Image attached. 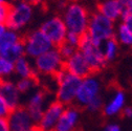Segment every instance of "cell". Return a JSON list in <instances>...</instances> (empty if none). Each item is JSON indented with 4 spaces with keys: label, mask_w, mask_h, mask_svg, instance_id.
<instances>
[{
    "label": "cell",
    "mask_w": 132,
    "mask_h": 131,
    "mask_svg": "<svg viewBox=\"0 0 132 131\" xmlns=\"http://www.w3.org/2000/svg\"><path fill=\"white\" fill-rule=\"evenodd\" d=\"M24 131H40V130L38 129L37 126H34V127H31V128H29V129H26V130H24Z\"/></svg>",
    "instance_id": "35"
},
{
    "label": "cell",
    "mask_w": 132,
    "mask_h": 131,
    "mask_svg": "<svg viewBox=\"0 0 132 131\" xmlns=\"http://www.w3.org/2000/svg\"><path fill=\"white\" fill-rule=\"evenodd\" d=\"M126 93L121 89H117L109 97V100L107 102H104L103 104L102 110L104 116L107 118H113L119 116L120 113H122V110L126 106Z\"/></svg>",
    "instance_id": "15"
},
{
    "label": "cell",
    "mask_w": 132,
    "mask_h": 131,
    "mask_svg": "<svg viewBox=\"0 0 132 131\" xmlns=\"http://www.w3.org/2000/svg\"><path fill=\"white\" fill-rule=\"evenodd\" d=\"M115 24L100 13L90 15L86 35L96 44L102 45L105 41L114 37Z\"/></svg>",
    "instance_id": "4"
},
{
    "label": "cell",
    "mask_w": 132,
    "mask_h": 131,
    "mask_svg": "<svg viewBox=\"0 0 132 131\" xmlns=\"http://www.w3.org/2000/svg\"><path fill=\"white\" fill-rule=\"evenodd\" d=\"M39 29L49 39L55 47H58L65 41L68 32L61 16L49 17L41 24Z\"/></svg>",
    "instance_id": "9"
},
{
    "label": "cell",
    "mask_w": 132,
    "mask_h": 131,
    "mask_svg": "<svg viewBox=\"0 0 132 131\" xmlns=\"http://www.w3.org/2000/svg\"><path fill=\"white\" fill-rule=\"evenodd\" d=\"M15 1H18V0H15Z\"/></svg>",
    "instance_id": "37"
},
{
    "label": "cell",
    "mask_w": 132,
    "mask_h": 131,
    "mask_svg": "<svg viewBox=\"0 0 132 131\" xmlns=\"http://www.w3.org/2000/svg\"><path fill=\"white\" fill-rule=\"evenodd\" d=\"M68 31L84 36L87 31L90 15L88 10L80 2H70L63 9L61 16Z\"/></svg>",
    "instance_id": "1"
},
{
    "label": "cell",
    "mask_w": 132,
    "mask_h": 131,
    "mask_svg": "<svg viewBox=\"0 0 132 131\" xmlns=\"http://www.w3.org/2000/svg\"><path fill=\"white\" fill-rule=\"evenodd\" d=\"M6 120L10 125L11 131H24L36 126L28 111L22 105L11 110Z\"/></svg>",
    "instance_id": "12"
},
{
    "label": "cell",
    "mask_w": 132,
    "mask_h": 131,
    "mask_svg": "<svg viewBox=\"0 0 132 131\" xmlns=\"http://www.w3.org/2000/svg\"><path fill=\"white\" fill-rule=\"evenodd\" d=\"M48 94L45 89L43 88H36L34 91H31L28 94L26 105L24 106L26 110L28 111L29 116L31 117L34 123L37 125V123L40 121L42 113L46 106L48 105Z\"/></svg>",
    "instance_id": "10"
},
{
    "label": "cell",
    "mask_w": 132,
    "mask_h": 131,
    "mask_svg": "<svg viewBox=\"0 0 132 131\" xmlns=\"http://www.w3.org/2000/svg\"><path fill=\"white\" fill-rule=\"evenodd\" d=\"M97 13L115 23L121 20L123 13L120 0H102L101 3H98Z\"/></svg>",
    "instance_id": "17"
},
{
    "label": "cell",
    "mask_w": 132,
    "mask_h": 131,
    "mask_svg": "<svg viewBox=\"0 0 132 131\" xmlns=\"http://www.w3.org/2000/svg\"><path fill=\"white\" fill-rule=\"evenodd\" d=\"M14 75L18 79L36 77L30 59L23 56L16 62H14Z\"/></svg>",
    "instance_id": "18"
},
{
    "label": "cell",
    "mask_w": 132,
    "mask_h": 131,
    "mask_svg": "<svg viewBox=\"0 0 132 131\" xmlns=\"http://www.w3.org/2000/svg\"><path fill=\"white\" fill-rule=\"evenodd\" d=\"M31 63L36 78H54L64 68V59L57 47H53L48 52L42 54L32 60Z\"/></svg>",
    "instance_id": "3"
},
{
    "label": "cell",
    "mask_w": 132,
    "mask_h": 131,
    "mask_svg": "<svg viewBox=\"0 0 132 131\" xmlns=\"http://www.w3.org/2000/svg\"><path fill=\"white\" fill-rule=\"evenodd\" d=\"M23 56H25V54H24V46H23L22 41L16 43L12 47H10L9 50L2 55V57L6 58L7 60H10L12 62H16L18 59H20Z\"/></svg>",
    "instance_id": "24"
},
{
    "label": "cell",
    "mask_w": 132,
    "mask_h": 131,
    "mask_svg": "<svg viewBox=\"0 0 132 131\" xmlns=\"http://www.w3.org/2000/svg\"><path fill=\"white\" fill-rule=\"evenodd\" d=\"M20 41H22V36L20 32L7 28L0 38V56H2L10 47Z\"/></svg>",
    "instance_id": "19"
},
{
    "label": "cell",
    "mask_w": 132,
    "mask_h": 131,
    "mask_svg": "<svg viewBox=\"0 0 132 131\" xmlns=\"http://www.w3.org/2000/svg\"><path fill=\"white\" fill-rule=\"evenodd\" d=\"M103 131H121V127L119 124L109 123L103 128Z\"/></svg>",
    "instance_id": "30"
},
{
    "label": "cell",
    "mask_w": 132,
    "mask_h": 131,
    "mask_svg": "<svg viewBox=\"0 0 132 131\" xmlns=\"http://www.w3.org/2000/svg\"><path fill=\"white\" fill-rule=\"evenodd\" d=\"M22 43L24 46V54L30 60H34L41 56L42 54L52 50L53 43L38 28L30 30L25 36H22Z\"/></svg>",
    "instance_id": "7"
},
{
    "label": "cell",
    "mask_w": 132,
    "mask_h": 131,
    "mask_svg": "<svg viewBox=\"0 0 132 131\" xmlns=\"http://www.w3.org/2000/svg\"><path fill=\"white\" fill-rule=\"evenodd\" d=\"M119 48H120V45L118 43V41L113 38L105 41L103 44H102V51H103V55L108 62H111L113 61L115 58L118 57L119 55Z\"/></svg>",
    "instance_id": "22"
},
{
    "label": "cell",
    "mask_w": 132,
    "mask_h": 131,
    "mask_svg": "<svg viewBox=\"0 0 132 131\" xmlns=\"http://www.w3.org/2000/svg\"><path fill=\"white\" fill-rule=\"evenodd\" d=\"M54 79L56 82V100L65 107L73 105L82 79L67 72L64 68Z\"/></svg>",
    "instance_id": "2"
},
{
    "label": "cell",
    "mask_w": 132,
    "mask_h": 131,
    "mask_svg": "<svg viewBox=\"0 0 132 131\" xmlns=\"http://www.w3.org/2000/svg\"><path fill=\"white\" fill-rule=\"evenodd\" d=\"M7 29L6 25H3V24H0V38L2 37V35L5 32V30Z\"/></svg>",
    "instance_id": "33"
},
{
    "label": "cell",
    "mask_w": 132,
    "mask_h": 131,
    "mask_svg": "<svg viewBox=\"0 0 132 131\" xmlns=\"http://www.w3.org/2000/svg\"><path fill=\"white\" fill-rule=\"evenodd\" d=\"M81 112L77 106H67L63 110L54 131H77Z\"/></svg>",
    "instance_id": "14"
},
{
    "label": "cell",
    "mask_w": 132,
    "mask_h": 131,
    "mask_svg": "<svg viewBox=\"0 0 132 131\" xmlns=\"http://www.w3.org/2000/svg\"><path fill=\"white\" fill-rule=\"evenodd\" d=\"M21 96L13 80L10 79L0 82V97L9 105L11 110L21 106Z\"/></svg>",
    "instance_id": "16"
},
{
    "label": "cell",
    "mask_w": 132,
    "mask_h": 131,
    "mask_svg": "<svg viewBox=\"0 0 132 131\" xmlns=\"http://www.w3.org/2000/svg\"><path fill=\"white\" fill-rule=\"evenodd\" d=\"M102 84L101 81L95 76L90 75L81 80V83L76 96V104L80 107L86 108L93 100L102 96Z\"/></svg>",
    "instance_id": "8"
},
{
    "label": "cell",
    "mask_w": 132,
    "mask_h": 131,
    "mask_svg": "<svg viewBox=\"0 0 132 131\" xmlns=\"http://www.w3.org/2000/svg\"><path fill=\"white\" fill-rule=\"evenodd\" d=\"M78 51L84 57L92 72L102 70L107 65V61L103 55L102 45L94 43L86 34L82 36Z\"/></svg>",
    "instance_id": "6"
},
{
    "label": "cell",
    "mask_w": 132,
    "mask_h": 131,
    "mask_svg": "<svg viewBox=\"0 0 132 131\" xmlns=\"http://www.w3.org/2000/svg\"><path fill=\"white\" fill-rule=\"evenodd\" d=\"M0 131H11L6 119H0Z\"/></svg>",
    "instance_id": "32"
},
{
    "label": "cell",
    "mask_w": 132,
    "mask_h": 131,
    "mask_svg": "<svg viewBox=\"0 0 132 131\" xmlns=\"http://www.w3.org/2000/svg\"><path fill=\"white\" fill-rule=\"evenodd\" d=\"M11 112V108L9 105L0 97V119H6Z\"/></svg>",
    "instance_id": "29"
},
{
    "label": "cell",
    "mask_w": 132,
    "mask_h": 131,
    "mask_svg": "<svg viewBox=\"0 0 132 131\" xmlns=\"http://www.w3.org/2000/svg\"><path fill=\"white\" fill-rule=\"evenodd\" d=\"M114 39L118 41L119 45L126 48H132V31L122 22L115 27Z\"/></svg>",
    "instance_id": "20"
},
{
    "label": "cell",
    "mask_w": 132,
    "mask_h": 131,
    "mask_svg": "<svg viewBox=\"0 0 132 131\" xmlns=\"http://www.w3.org/2000/svg\"><path fill=\"white\" fill-rule=\"evenodd\" d=\"M4 2H7V0H0V3H4Z\"/></svg>",
    "instance_id": "36"
},
{
    "label": "cell",
    "mask_w": 132,
    "mask_h": 131,
    "mask_svg": "<svg viewBox=\"0 0 132 131\" xmlns=\"http://www.w3.org/2000/svg\"><path fill=\"white\" fill-rule=\"evenodd\" d=\"M103 104H104V101H103V97L102 96H98L97 99L93 100L87 107L86 109L90 112H96L98 110H101L102 107H103Z\"/></svg>",
    "instance_id": "28"
},
{
    "label": "cell",
    "mask_w": 132,
    "mask_h": 131,
    "mask_svg": "<svg viewBox=\"0 0 132 131\" xmlns=\"http://www.w3.org/2000/svg\"><path fill=\"white\" fill-rule=\"evenodd\" d=\"M122 114L127 119H131L132 118V106L126 105L124 107V109L122 110Z\"/></svg>",
    "instance_id": "31"
},
{
    "label": "cell",
    "mask_w": 132,
    "mask_h": 131,
    "mask_svg": "<svg viewBox=\"0 0 132 131\" xmlns=\"http://www.w3.org/2000/svg\"><path fill=\"white\" fill-rule=\"evenodd\" d=\"M64 69L80 79H84L92 75L88 63L79 51H77L68 59L64 60Z\"/></svg>",
    "instance_id": "13"
},
{
    "label": "cell",
    "mask_w": 132,
    "mask_h": 131,
    "mask_svg": "<svg viewBox=\"0 0 132 131\" xmlns=\"http://www.w3.org/2000/svg\"><path fill=\"white\" fill-rule=\"evenodd\" d=\"M10 2H4V3H0V24L5 25L6 20H7V16L10 12Z\"/></svg>",
    "instance_id": "27"
},
{
    "label": "cell",
    "mask_w": 132,
    "mask_h": 131,
    "mask_svg": "<svg viewBox=\"0 0 132 131\" xmlns=\"http://www.w3.org/2000/svg\"><path fill=\"white\" fill-rule=\"evenodd\" d=\"M27 2H29L31 5H37V4H40L43 0H26Z\"/></svg>",
    "instance_id": "34"
},
{
    "label": "cell",
    "mask_w": 132,
    "mask_h": 131,
    "mask_svg": "<svg viewBox=\"0 0 132 131\" xmlns=\"http://www.w3.org/2000/svg\"><path fill=\"white\" fill-rule=\"evenodd\" d=\"M57 48H58L60 55L62 56V58H63L64 60H66V59H68L69 57H71V56L78 51V48H76V47L69 45L68 43H66V42H63V43H62L61 45H59Z\"/></svg>",
    "instance_id": "25"
},
{
    "label": "cell",
    "mask_w": 132,
    "mask_h": 131,
    "mask_svg": "<svg viewBox=\"0 0 132 131\" xmlns=\"http://www.w3.org/2000/svg\"><path fill=\"white\" fill-rule=\"evenodd\" d=\"M15 83H16V87H17L21 95L29 94L31 91H34L39 86V81L36 77L18 79Z\"/></svg>",
    "instance_id": "21"
},
{
    "label": "cell",
    "mask_w": 132,
    "mask_h": 131,
    "mask_svg": "<svg viewBox=\"0 0 132 131\" xmlns=\"http://www.w3.org/2000/svg\"><path fill=\"white\" fill-rule=\"evenodd\" d=\"M14 76V62L0 56V82L10 80Z\"/></svg>",
    "instance_id": "23"
},
{
    "label": "cell",
    "mask_w": 132,
    "mask_h": 131,
    "mask_svg": "<svg viewBox=\"0 0 132 131\" xmlns=\"http://www.w3.org/2000/svg\"><path fill=\"white\" fill-rule=\"evenodd\" d=\"M34 17V5L26 0H18L10 5V12L6 20V27L16 31L23 29Z\"/></svg>",
    "instance_id": "5"
},
{
    "label": "cell",
    "mask_w": 132,
    "mask_h": 131,
    "mask_svg": "<svg viewBox=\"0 0 132 131\" xmlns=\"http://www.w3.org/2000/svg\"><path fill=\"white\" fill-rule=\"evenodd\" d=\"M81 38L82 36L76 34V32H71V31H68L67 35H66V38H65V41L66 43H68L69 45L78 48L79 44H80V41H81Z\"/></svg>",
    "instance_id": "26"
},
{
    "label": "cell",
    "mask_w": 132,
    "mask_h": 131,
    "mask_svg": "<svg viewBox=\"0 0 132 131\" xmlns=\"http://www.w3.org/2000/svg\"><path fill=\"white\" fill-rule=\"evenodd\" d=\"M65 106L57 100L51 101L44 109L40 121L37 123V127L40 131H54V128L59 121Z\"/></svg>",
    "instance_id": "11"
}]
</instances>
